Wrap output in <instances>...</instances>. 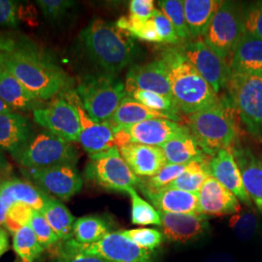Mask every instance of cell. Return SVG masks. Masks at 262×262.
Masks as SVG:
<instances>
[{"label":"cell","instance_id":"obj_6","mask_svg":"<svg viewBox=\"0 0 262 262\" xmlns=\"http://www.w3.org/2000/svg\"><path fill=\"white\" fill-rule=\"evenodd\" d=\"M226 89L247 131L262 142V76L230 73Z\"/></svg>","mask_w":262,"mask_h":262},{"label":"cell","instance_id":"obj_14","mask_svg":"<svg viewBox=\"0 0 262 262\" xmlns=\"http://www.w3.org/2000/svg\"><path fill=\"white\" fill-rule=\"evenodd\" d=\"M34 121L68 142H78L81 134V122L75 106L62 95L55 98L46 107L33 111Z\"/></svg>","mask_w":262,"mask_h":262},{"label":"cell","instance_id":"obj_33","mask_svg":"<svg viewBox=\"0 0 262 262\" xmlns=\"http://www.w3.org/2000/svg\"><path fill=\"white\" fill-rule=\"evenodd\" d=\"M12 246L15 253L24 261L34 262L45 251L29 225L21 227L13 234Z\"/></svg>","mask_w":262,"mask_h":262},{"label":"cell","instance_id":"obj_27","mask_svg":"<svg viewBox=\"0 0 262 262\" xmlns=\"http://www.w3.org/2000/svg\"><path fill=\"white\" fill-rule=\"evenodd\" d=\"M223 1L185 0L184 9L190 37L194 40L204 37L215 12Z\"/></svg>","mask_w":262,"mask_h":262},{"label":"cell","instance_id":"obj_49","mask_svg":"<svg viewBox=\"0 0 262 262\" xmlns=\"http://www.w3.org/2000/svg\"><path fill=\"white\" fill-rule=\"evenodd\" d=\"M203 262H237L234 256L230 253H211L204 258Z\"/></svg>","mask_w":262,"mask_h":262},{"label":"cell","instance_id":"obj_10","mask_svg":"<svg viewBox=\"0 0 262 262\" xmlns=\"http://www.w3.org/2000/svg\"><path fill=\"white\" fill-rule=\"evenodd\" d=\"M244 34L243 8L223 1L204 35V42L224 59L230 58Z\"/></svg>","mask_w":262,"mask_h":262},{"label":"cell","instance_id":"obj_11","mask_svg":"<svg viewBox=\"0 0 262 262\" xmlns=\"http://www.w3.org/2000/svg\"><path fill=\"white\" fill-rule=\"evenodd\" d=\"M21 173L41 190L61 201L69 200L83 187V179L75 165L62 164L48 168H23Z\"/></svg>","mask_w":262,"mask_h":262},{"label":"cell","instance_id":"obj_42","mask_svg":"<svg viewBox=\"0 0 262 262\" xmlns=\"http://www.w3.org/2000/svg\"><path fill=\"white\" fill-rule=\"evenodd\" d=\"M29 226L32 228L39 243L45 249L54 248L60 242L58 236L55 233L51 225L40 212L34 211Z\"/></svg>","mask_w":262,"mask_h":262},{"label":"cell","instance_id":"obj_37","mask_svg":"<svg viewBox=\"0 0 262 262\" xmlns=\"http://www.w3.org/2000/svg\"><path fill=\"white\" fill-rule=\"evenodd\" d=\"M258 225V217L251 209H241L238 214L232 215L229 220V226L235 237L242 242H248L253 239L257 233Z\"/></svg>","mask_w":262,"mask_h":262},{"label":"cell","instance_id":"obj_46","mask_svg":"<svg viewBox=\"0 0 262 262\" xmlns=\"http://www.w3.org/2000/svg\"><path fill=\"white\" fill-rule=\"evenodd\" d=\"M19 5L17 1L0 0V26L16 28L19 26Z\"/></svg>","mask_w":262,"mask_h":262},{"label":"cell","instance_id":"obj_17","mask_svg":"<svg viewBox=\"0 0 262 262\" xmlns=\"http://www.w3.org/2000/svg\"><path fill=\"white\" fill-rule=\"evenodd\" d=\"M126 95L134 91H147L172 98L167 70L161 59L131 66L125 79Z\"/></svg>","mask_w":262,"mask_h":262},{"label":"cell","instance_id":"obj_35","mask_svg":"<svg viewBox=\"0 0 262 262\" xmlns=\"http://www.w3.org/2000/svg\"><path fill=\"white\" fill-rule=\"evenodd\" d=\"M127 95L154 111L165 114L173 122L180 121V111L171 98L147 91H134Z\"/></svg>","mask_w":262,"mask_h":262},{"label":"cell","instance_id":"obj_40","mask_svg":"<svg viewBox=\"0 0 262 262\" xmlns=\"http://www.w3.org/2000/svg\"><path fill=\"white\" fill-rule=\"evenodd\" d=\"M187 164H169L167 163L163 168L150 178L140 180L139 184L152 189H159L168 187L176 179L179 178L184 171L187 169Z\"/></svg>","mask_w":262,"mask_h":262},{"label":"cell","instance_id":"obj_18","mask_svg":"<svg viewBox=\"0 0 262 262\" xmlns=\"http://www.w3.org/2000/svg\"><path fill=\"white\" fill-rule=\"evenodd\" d=\"M199 214L206 216L233 215L241 211L238 198L212 175L206 179L198 193Z\"/></svg>","mask_w":262,"mask_h":262},{"label":"cell","instance_id":"obj_38","mask_svg":"<svg viewBox=\"0 0 262 262\" xmlns=\"http://www.w3.org/2000/svg\"><path fill=\"white\" fill-rule=\"evenodd\" d=\"M160 11L167 17L172 26L175 28L180 40H187L190 37L187 28L184 1L181 0H164L159 1Z\"/></svg>","mask_w":262,"mask_h":262},{"label":"cell","instance_id":"obj_1","mask_svg":"<svg viewBox=\"0 0 262 262\" xmlns=\"http://www.w3.org/2000/svg\"><path fill=\"white\" fill-rule=\"evenodd\" d=\"M0 66L7 69L40 100H48L61 94L70 84L69 77L53 59L15 43L0 54Z\"/></svg>","mask_w":262,"mask_h":262},{"label":"cell","instance_id":"obj_13","mask_svg":"<svg viewBox=\"0 0 262 262\" xmlns=\"http://www.w3.org/2000/svg\"><path fill=\"white\" fill-rule=\"evenodd\" d=\"M188 130V127L166 119H151L116 130L117 148L129 143L160 147Z\"/></svg>","mask_w":262,"mask_h":262},{"label":"cell","instance_id":"obj_47","mask_svg":"<svg viewBox=\"0 0 262 262\" xmlns=\"http://www.w3.org/2000/svg\"><path fill=\"white\" fill-rule=\"evenodd\" d=\"M156 11L152 0H132L129 2V16L140 19L149 20Z\"/></svg>","mask_w":262,"mask_h":262},{"label":"cell","instance_id":"obj_20","mask_svg":"<svg viewBox=\"0 0 262 262\" xmlns=\"http://www.w3.org/2000/svg\"><path fill=\"white\" fill-rule=\"evenodd\" d=\"M143 194L159 212L172 214H199L198 194L176 188L163 187L152 189L138 184Z\"/></svg>","mask_w":262,"mask_h":262},{"label":"cell","instance_id":"obj_39","mask_svg":"<svg viewBox=\"0 0 262 262\" xmlns=\"http://www.w3.org/2000/svg\"><path fill=\"white\" fill-rule=\"evenodd\" d=\"M121 233L127 237L132 242L138 245L142 249L155 252L164 241V236L156 228H133L121 230Z\"/></svg>","mask_w":262,"mask_h":262},{"label":"cell","instance_id":"obj_48","mask_svg":"<svg viewBox=\"0 0 262 262\" xmlns=\"http://www.w3.org/2000/svg\"><path fill=\"white\" fill-rule=\"evenodd\" d=\"M51 262H109L100 257L80 254V253H66L55 252Z\"/></svg>","mask_w":262,"mask_h":262},{"label":"cell","instance_id":"obj_24","mask_svg":"<svg viewBox=\"0 0 262 262\" xmlns=\"http://www.w3.org/2000/svg\"><path fill=\"white\" fill-rule=\"evenodd\" d=\"M231 150L240 169L245 189L262 212V159L249 149L234 147Z\"/></svg>","mask_w":262,"mask_h":262},{"label":"cell","instance_id":"obj_29","mask_svg":"<svg viewBox=\"0 0 262 262\" xmlns=\"http://www.w3.org/2000/svg\"><path fill=\"white\" fill-rule=\"evenodd\" d=\"M169 164H187L207 155L198 146L189 129L160 146Z\"/></svg>","mask_w":262,"mask_h":262},{"label":"cell","instance_id":"obj_25","mask_svg":"<svg viewBox=\"0 0 262 262\" xmlns=\"http://www.w3.org/2000/svg\"><path fill=\"white\" fill-rule=\"evenodd\" d=\"M0 196L11 205L23 203L40 213L52 197L34 184L18 178L6 179L0 182Z\"/></svg>","mask_w":262,"mask_h":262},{"label":"cell","instance_id":"obj_31","mask_svg":"<svg viewBox=\"0 0 262 262\" xmlns=\"http://www.w3.org/2000/svg\"><path fill=\"white\" fill-rule=\"evenodd\" d=\"M208 158L209 156H205L187 163L184 173L166 187L198 194L206 179L212 175L210 168L211 160L209 161Z\"/></svg>","mask_w":262,"mask_h":262},{"label":"cell","instance_id":"obj_44","mask_svg":"<svg viewBox=\"0 0 262 262\" xmlns=\"http://www.w3.org/2000/svg\"><path fill=\"white\" fill-rule=\"evenodd\" d=\"M244 33L262 39V1L243 8Z\"/></svg>","mask_w":262,"mask_h":262},{"label":"cell","instance_id":"obj_9","mask_svg":"<svg viewBox=\"0 0 262 262\" xmlns=\"http://www.w3.org/2000/svg\"><path fill=\"white\" fill-rule=\"evenodd\" d=\"M85 178L108 190L126 192L137 187L140 179L129 168L117 147L90 156Z\"/></svg>","mask_w":262,"mask_h":262},{"label":"cell","instance_id":"obj_3","mask_svg":"<svg viewBox=\"0 0 262 262\" xmlns=\"http://www.w3.org/2000/svg\"><path fill=\"white\" fill-rule=\"evenodd\" d=\"M160 59L166 67L172 98L180 112L191 115L220 102L212 86L199 75L178 47L163 51Z\"/></svg>","mask_w":262,"mask_h":262},{"label":"cell","instance_id":"obj_5","mask_svg":"<svg viewBox=\"0 0 262 262\" xmlns=\"http://www.w3.org/2000/svg\"><path fill=\"white\" fill-rule=\"evenodd\" d=\"M76 93L85 112L96 122H108L126 96L125 84L116 76H84Z\"/></svg>","mask_w":262,"mask_h":262},{"label":"cell","instance_id":"obj_45","mask_svg":"<svg viewBox=\"0 0 262 262\" xmlns=\"http://www.w3.org/2000/svg\"><path fill=\"white\" fill-rule=\"evenodd\" d=\"M151 20L158 30L161 43L164 44H178L181 41L176 33V30L167 17L159 9H156Z\"/></svg>","mask_w":262,"mask_h":262},{"label":"cell","instance_id":"obj_7","mask_svg":"<svg viewBox=\"0 0 262 262\" xmlns=\"http://www.w3.org/2000/svg\"><path fill=\"white\" fill-rule=\"evenodd\" d=\"M55 252L93 255L109 262H155L156 256L155 252L142 249L121 231L110 232L96 243L80 244L69 239L57 244Z\"/></svg>","mask_w":262,"mask_h":262},{"label":"cell","instance_id":"obj_36","mask_svg":"<svg viewBox=\"0 0 262 262\" xmlns=\"http://www.w3.org/2000/svg\"><path fill=\"white\" fill-rule=\"evenodd\" d=\"M116 25L132 38H137L151 43H161L158 30L151 19L140 20L131 16H122L117 20Z\"/></svg>","mask_w":262,"mask_h":262},{"label":"cell","instance_id":"obj_30","mask_svg":"<svg viewBox=\"0 0 262 262\" xmlns=\"http://www.w3.org/2000/svg\"><path fill=\"white\" fill-rule=\"evenodd\" d=\"M41 214L58 236L60 242L72 239L76 219L60 200L51 197Z\"/></svg>","mask_w":262,"mask_h":262},{"label":"cell","instance_id":"obj_53","mask_svg":"<svg viewBox=\"0 0 262 262\" xmlns=\"http://www.w3.org/2000/svg\"><path fill=\"white\" fill-rule=\"evenodd\" d=\"M13 44H14V43H13L12 41L6 40V39H4V38L0 35V54H1L2 52H4V51L9 50L10 48L13 46Z\"/></svg>","mask_w":262,"mask_h":262},{"label":"cell","instance_id":"obj_54","mask_svg":"<svg viewBox=\"0 0 262 262\" xmlns=\"http://www.w3.org/2000/svg\"><path fill=\"white\" fill-rule=\"evenodd\" d=\"M14 109L9 106L8 104L5 103L1 98H0V114L4 113H14Z\"/></svg>","mask_w":262,"mask_h":262},{"label":"cell","instance_id":"obj_52","mask_svg":"<svg viewBox=\"0 0 262 262\" xmlns=\"http://www.w3.org/2000/svg\"><path fill=\"white\" fill-rule=\"evenodd\" d=\"M11 206L12 205L8 201H6L3 197L0 196V226H2V227H4L6 216H7Z\"/></svg>","mask_w":262,"mask_h":262},{"label":"cell","instance_id":"obj_4","mask_svg":"<svg viewBox=\"0 0 262 262\" xmlns=\"http://www.w3.org/2000/svg\"><path fill=\"white\" fill-rule=\"evenodd\" d=\"M235 112L227 97L214 106L188 115L187 127L205 155L213 158L220 150L236 147L239 127Z\"/></svg>","mask_w":262,"mask_h":262},{"label":"cell","instance_id":"obj_51","mask_svg":"<svg viewBox=\"0 0 262 262\" xmlns=\"http://www.w3.org/2000/svg\"><path fill=\"white\" fill-rule=\"evenodd\" d=\"M2 150L0 149V178L7 176L11 172V164Z\"/></svg>","mask_w":262,"mask_h":262},{"label":"cell","instance_id":"obj_22","mask_svg":"<svg viewBox=\"0 0 262 262\" xmlns=\"http://www.w3.org/2000/svg\"><path fill=\"white\" fill-rule=\"evenodd\" d=\"M230 73L262 76V39L244 33L229 60Z\"/></svg>","mask_w":262,"mask_h":262},{"label":"cell","instance_id":"obj_41","mask_svg":"<svg viewBox=\"0 0 262 262\" xmlns=\"http://www.w3.org/2000/svg\"><path fill=\"white\" fill-rule=\"evenodd\" d=\"M37 4L44 18L51 24L61 23L75 6V2L69 0H38Z\"/></svg>","mask_w":262,"mask_h":262},{"label":"cell","instance_id":"obj_50","mask_svg":"<svg viewBox=\"0 0 262 262\" xmlns=\"http://www.w3.org/2000/svg\"><path fill=\"white\" fill-rule=\"evenodd\" d=\"M9 235L7 230L0 226V258L9 250Z\"/></svg>","mask_w":262,"mask_h":262},{"label":"cell","instance_id":"obj_43","mask_svg":"<svg viewBox=\"0 0 262 262\" xmlns=\"http://www.w3.org/2000/svg\"><path fill=\"white\" fill-rule=\"evenodd\" d=\"M34 210L32 208L23 204L15 203L10 207L8 214L6 216L4 228L9 231L11 234H15L21 227L29 225Z\"/></svg>","mask_w":262,"mask_h":262},{"label":"cell","instance_id":"obj_26","mask_svg":"<svg viewBox=\"0 0 262 262\" xmlns=\"http://www.w3.org/2000/svg\"><path fill=\"white\" fill-rule=\"evenodd\" d=\"M0 98L14 110H36L41 108L40 100L7 69L0 66Z\"/></svg>","mask_w":262,"mask_h":262},{"label":"cell","instance_id":"obj_15","mask_svg":"<svg viewBox=\"0 0 262 262\" xmlns=\"http://www.w3.org/2000/svg\"><path fill=\"white\" fill-rule=\"evenodd\" d=\"M67 100L75 106L81 122V134L79 143L85 151L95 155L116 147V129L110 122H96L85 112L76 92L67 91L62 94Z\"/></svg>","mask_w":262,"mask_h":262},{"label":"cell","instance_id":"obj_28","mask_svg":"<svg viewBox=\"0 0 262 262\" xmlns=\"http://www.w3.org/2000/svg\"><path fill=\"white\" fill-rule=\"evenodd\" d=\"M151 119H166L170 120L165 114L154 111L150 108L142 105L130 96L126 95L119 105L116 112L114 113L109 122L119 129L122 127L130 126L138 122H144Z\"/></svg>","mask_w":262,"mask_h":262},{"label":"cell","instance_id":"obj_23","mask_svg":"<svg viewBox=\"0 0 262 262\" xmlns=\"http://www.w3.org/2000/svg\"><path fill=\"white\" fill-rule=\"evenodd\" d=\"M31 136V125L26 117L18 113L0 114V149L14 158Z\"/></svg>","mask_w":262,"mask_h":262},{"label":"cell","instance_id":"obj_34","mask_svg":"<svg viewBox=\"0 0 262 262\" xmlns=\"http://www.w3.org/2000/svg\"><path fill=\"white\" fill-rule=\"evenodd\" d=\"M126 193L130 196L131 223L136 225H158L161 220L159 212L148 201L143 199L135 187L129 188Z\"/></svg>","mask_w":262,"mask_h":262},{"label":"cell","instance_id":"obj_32","mask_svg":"<svg viewBox=\"0 0 262 262\" xmlns=\"http://www.w3.org/2000/svg\"><path fill=\"white\" fill-rule=\"evenodd\" d=\"M110 232V224L102 216L84 215L76 220L72 239L80 244L96 243Z\"/></svg>","mask_w":262,"mask_h":262},{"label":"cell","instance_id":"obj_21","mask_svg":"<svg viewBox=\"0 0 262 262\" xmlns=\"http://www.w3.org/2000/svg\"><path fill=\"white\" fill-rule=\"evenodd\" d=\"M210 168L216 181L231 191L238 200L251 206L252 200L245 189L242 175L231 149L220 150L211 159Z\"/></svg>","mask_w":262,"mask_h":262},{"label":"cell","instance_id":"obj_2","mask_svg":"<svg viewBox=\"0 0 262 262\" xmlns=\"http://www.w3.org/2000/svg\"><path fill=\"white\" fill-rule=\"evenodd\" d=\"M85 56L101 73L116 76L131 64L138 54L134 39L116 23L94 19L80 33Z\"/></svg>","mask_w":262,"mask_h":262},{"label":"cell","instance_id":"obj_19","mask_svg":"<svg viewBox=\"0 0 262 262\" xmlns=\"http://www.w3.org/2000/svg\"><path fill=\"white\" fill-rule=\"evenodd\" d=\"M118 149L122 159L138 178H150L167 164L160 147L129 143Z\"/></svg>","mask_w":262,"mask_h":262},{"label":"cell","instance_id":"obj_16","mask_svg":"<svg viewBox=\"0 0 262 262\" xmlns=\"http://www.w3.org/2000/svg\"><path fill=\"white\" fill-rule=\"evenodd\" d=\"M164 239L174 243L193 242L210 230L208 216L201 214H172L159 212Z\"/></svg>","mask_w":262,"mask_h":262},{"label":"cell","instance_id":"obj_55","mask_svg":"<svg viewBox=\"0 0 262 262\" xmlns=\"http://www.w3.org/2000/svg\"><path fill=\"white\" fill-rule=\"evenodd\" d=\"M20 262H28V261H24V260H21Z\"/></svg>","mask_w":262,"mask_h":262},{"label":"cell","instance_id":"obj_12","mask_svg":"<svg viewBox=\"0 0 262 262\" xmlns=\"http://www.w3.org/2000/svg\"><path fill=\"white\" fill-rule=\"evenodd\" d=\"M178 48L199 75L212 86L215 94H219L226 88L230 77L229 64L217 56L204 40L196 39Z\"/></svg>","mask_w":262,"mask_h":262},{"label":"cell","instance_id":"obj_8","mask_svg":"<svg viewBox=\"0 0 262 262\" xmlns=\"http://www.w3.org/2000/svg\"><path fill=\"white\" fill-rule=\"evenodd\" d=\"M14 159L23 168L42 169L62 164L76 165L78 154L71 142L45 130L31 136Z\"/></svg>","mask_w":262,"mask_h":262}]
</instances>
